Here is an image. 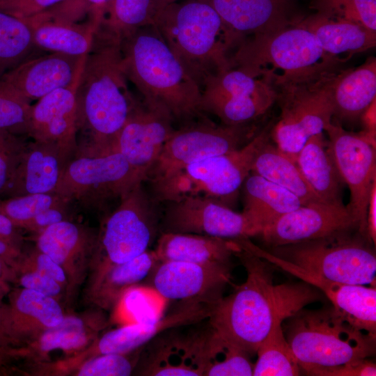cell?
Masks as SVG:
<instances>
[{
    "mask_svg": "<svg viewBox=\"0 0 376 376\" xmlns=\"http://www.w3.org/2000/svg\"><path fill=\"white\" fill-rule=\"evenodd\" d=\"M235 256L246 269V281L214 304L208 319L212 328L252 354L276 324L324 295L304 281L275 285L270 263L245 249Z\"/></svg>",
    "mask_w": 376,
    "mask_h": 376,
    "instance_id": "6da1fadb",
    "label": "cell"
},
{
    "mask_svg": "<svg viewBox=\"0 0 376 376\" xmlns=\"http://www.w3.org/2000/svg\"><path fill=\"white\" fill-rule=\"evenodd\" d=\"M120 44L96 37L76 91L77 128L86 142L79 154H109L136 98L129 90Z\"/></svg>",
    "mask_w": 376,
    "mask_h": 376,
    "instance_id": "7a4b0ae2",
    "label": "cell"
},
{
    "mask_svg": "<svg viewBox=\"0 0 376 376\" xmlns=\"http://www.w3.org/2000/svg\"><path fill=\"white\" fill-rule=\"evenodd\" d=\"M120 48L127 79L146 104L182 125L205 116L199 86L153 24L125 38Z\"/></svg>",
    "mask_w": 376,
    "mask_h": 376,
    "instance_id": "3957f363",
    "label": "cell"
},
{
    "mask_svg": "<svg viewBox=\"0 0 376 376\" xmlns=\"http://www.w3.org/2000/svg\"><path fill=\"white\" fill-rule=\"evenodd\" d=\"M152 24L201 90L209 76L230 68L225 28L206 1L171 3L155 13Z\"/></svg>",
    "mask_w": 376,
    "mask_h": 376,
    "instance_id": "277c9868",
    "label": "cell"
},
{
    "mask_svg": "<svg viewBox=\"0 0 376 376\" xmlns=\"http://www.w3.org/2000/svg\"><path fill=\"white\" fill-rule=\"evenodd\" d=\"M339 70L336 67L272 81L281 115L272 127L271 138L295 162L307 140L322 133L332 121V84Z\"/></svg>",
    "mask_w": 376,
    "mask_h": 376,
    "instance_id": "5b68a950",
    "label": "cell"
},
{
    "mask_svg": "<svg viewBox=\"0 0 376 376\" xmlns=\"http://www.w3.org/2000/svg\"><path fill=\"white\" fill-rule=\"evenodd\" d=\"M234 49L228 58L230 68L269 81L276 70L281 74L272 80L304 76L341 64L324 52L313 33L297 22L274 32L247 36Z\"/></svg>",
    "mask_w": 376,
    "mask_h": 376,
    "instance_id": "8992f818",
    "label": "cell"
},
{
    "mask_svg": "<svg viewBox=\"0 0 376 376\" xmlns=\"http://www.w3.org/2000/svg\"><path fill=\"white\" fill-rule=\"evenodd\" d=\"M290 319L286 339L299 364L336 366L375 352V336L353 327L332 306L303 308Z\"/></svg>",
    "mask_w": 376,
    "mask_h": 376,
    "instance_id": "52a82bcc",
    "label": "cell"
},
{
    "mask_svg": "<svg viewBox=\"0 0 376 376\" xmlns=\"http://www.w3.org/2000/svg\"><path fill=\"white\" fill-rule=\"evenodd\" d=\"M270 121L242 147L194 162L151 186L156 203L202 196L224 203L233 197L251 173L254 159L271 138Z\"/></svg>",
    "mask_w": 376,
    "mask_h": 376,
    "instance_id": "ba28073f",
    "label": "cell"
},
{
    "mask_svg": "<svg viewBox=\"0 0 376 376\" xmlns=\"http://www.w3.org/2000/svg\"><path fill=\"white\" fill-rule=\"evenodd\" d=\"M347 233L272 248V254L324 279L375 285L376 257L366 242Z\"/></svg>",
    "mask_w": 376,
    "mask_h": 376,
    "instance_id": "9c48e42d",
    "label": "cell"
},
{
    "mask_svg": "<svg viewBox=\"0 0 376 376\" xmlns=\"http://www.w3.org/2000/svg\"><path fill=\"white\" fill-rule=\"evenodd\" d=\"M257 133L250 123L217 125L205 116L175 129L149 168L146 181L155 185L189 164L238 149Z\"/></svg>",
    "mask_w": 376,
    "mask_h": 376,
    "instance_id": "30bf717a",
    "label": "cell"
},
{
    "mask_svg": "<svg viewBox=\"0 0 376 376\" xmlns=\"http://www.w3.org/2000/svg\"><path fill=\"white\" fill-rule=\"evenodd\" d=\"M146 175L120 153L76 155L65 165L54 191L64 203L100 207L120 201L146 181Z\"/></svg>",
    "mask_w": 376,
    "mask_h": 376,
    "instance_id": "8fae6325",
    "label": "cell"
},
{
    "mask_svg": "<svg viewBox=\"0 0 376 376\" xmlns=\"http://www.w3.org/2000/svg\"><path fill=\"white\" fill-rule=\"evenodd\" d=\"M155 203L143 183L122 198L97 239V269L127 262L148 250L157 228Z\"/></svg>",
    "mask_w": 376,
    "mask_h": 376,
    "instance_id": "7c38bea8",
    "label": "cell"
},
{
    "mask_svg": "<svg viewBox=\"0 0 376 376\" xmlns=\"http://www.w3.org/2000/svg\"><path fill=\"white\" fill-rule=\"evenodd\" d=\"M273 84L228 68L209 76L201 86V109L218 117L222 124L250 123L276 101Z\"/></svg>",
    "mask_w": 376,
    "mask_h": 376,
    "instance_id": "4fadbf2b",
    "label": "cell"
},
{
    "mask_svg": "<svg viewBox=\"0 0 376 376\" xmlns=\"http://www.w3.org/2000/svg\"><path fill=\"white\" fill-rule=\"evenodd\" d=\"M324 131L338 172L350 190L347 207L356 228L367 239L368 204L372 189L376 185L375 144L361 132L347 131L338 123L331 121Z\"/></svg>",
    "mask_w": 376,
    "mask_h": 376,
    "instance_id": "5bb4252c",
    "label": "cell"
},
{
    "mask_svg": "<svg viewBox=\"0 0 376 376\" xmlns=\"http://www.w3.org/2000/svg\"><path fill=\"white\" fill-rule=\"evenodd\" d=\"M167 204L163 217L164 233L237 240L259 235L262 231L244 212H235L214 199L188 196Z\"/></svg>",
    "mask_w": 376,
    "mask_h": 376,
    "instance_id": "9a60e30c",
    "label": "cell"
},
{
    "mask_svg": "<svg viewBox=\"0 0 376 376\" xmlns=\"http://www.w3.org/2000/svg\"><path fill=\"white\" fill-rule=\"evenodd\" d=\"M245 249L319 290L331 301L334 310L355 328L376 336V288L335 282L297 267L271 252L262 249L249 240Z\"/></svg>",
    "mask_w": 376,
    "mask_h": 376,
    "instance_id": "2e32d148",
    "label": "cell"
},
{
    "mask_svg": "<svg viewBox=\"0 0 376 376\" xmlns=\"http://www.w3.org/2000/svg\"><path fill=\"white\" fill-rule=\"evenodd\" d=\"M353 228L356 225L347 206L315 202L282 215L259 235L274 248L347 233Z\"/></svg>",
    "mask_w": 376,
    "mask_h": 376,
    "instance_id": "e0dca14e",
    "label": "cell"
},
{
    "mask_svg": "<svg viewBox=\"0 0 376 376\" xmlns=\"http://www.w3.org/2000/svg\"><path fill=\"white\" fill-rule=\"evenodd\" d=\"M152 284L162 297L182 303L215 304L229 283V264L159 262L152 272Z\"/></svg>",
    "mask_w": 376,
    "mask_h": 376,
    "instance_id": "ac0fdd59",
    "label": "cell"
},
{
    "mask_svg": "<svg viewBox=\"0 0 376 376\" xmlns=\"http://www.w3.org/2000/svg\"><path fill=\"white\" fill-rule=\"evenodd\" d=\"M86 56L51 52L31 57L0 78V88L29 102L39 100L78 79Z\"/></svg>",
    "mask_w": 376,
    "mask_h": 376,
    "instance_id": "d6986e66",
    "label": "cell"
},
{
    "mask_svg": "<svg viewBox=\"0 0 376 376\" xmlns=\"http://www.w3.org/2000/svg\"><path fill=\"white\" fill-rule=\"evenodd\" d=\"M173 124L169 115L136 99L111 153L121 154L146 175L174 131Z\"/></svg>",
    "mask_w": 376,
    "mask_h": 376,
    "instance_id": "ffe728a7",
    "label": "cell"
},
{
    "mask_svg": "<svg viewBox=\"0 0 376 376\" xmlns=\"http://www.w3.org/2000/svg\"><path fill=\"white\" fill-rule=\"evenodd\" d=\"M220 17L230 50L244 38L297 22L290 0H203Z\"/></svg>",
    "mask_w": 376,
    "mask_h": 376,
    "instance_id": "44dd1931",
    "label": "cell"
},
{
    "mask_svg": "<svg viewBox=\"0 0 376 376\" xmlns=\"http://www.w3.org/2000/svg\"><path fill=\"white\" fill-rule=\"evenodd\" d=\"M79 79L31 105L27 132L33 141L56 144L69 161L78 150L76 91Z\"/></svg>",
    "mask_w": 376,
    "mask_h": 376,
    "instance_id": "7402d4cb",
    "label": "cell"
},
{
    "mask_svg": "<svg viewBox=\"0 0 376 376\" xmlns=\"http://www.w3.org/2000/svg\"><path fill=\"white\" fill-rule=\"evenodd\" d=\"M64 317L57 299L22 288L13 292L8 304L3 305V334L14 347L22 348L59 324Z\"/></svg>",
    "mask_w": 376,
    "mask_h": 376,
    "instance_id": "603a6c76",
    "label": "cell"
},
{
    "mask_svg": "<svg viewBox=\"0 0 376 376\" xmlns=\"http://www.w3.org/2000/svg\"><path fill=\"white\" fill-rule=\"evenodd\" d=\"M214 304L182 303L181 306L157 320L130 324L104 333L88 348L90 357L105 354H127L154 340L165 331L209 318Z\"/></svg>",
    "mask_w": 376,
    "mask_h": 376,
    "instance_id": "cb8c5ba5",
    "label": "cell"
},
{
    "mask_svg": "<svg viewBox=\"0 0 376 376\" xmlns=\"http://www.w3.org/2000/svg\"><path fill=\"white\" fill-rule=\"evenodd\" d=\"M97 239L81 226L63 220L37 233L36 246L61 265L69 283L75 285L95 256Z\"/></svg>",
    "mask_w": 376,
    "mask_h": 376,
    "instance_id": "d4e9b609",
    "label": "cell"
},
{
    "mask_svg": "<svg viewBox=\"0 0 376 376\" xmlns=\"http://www.w3.org/2000/svg\"><path fill=\"white\" fill-rule=\"evenodd\" d=\"M68 162L55 143L33 140L28 142L1 198L54 193Z\"/></svg>",
    "mask_w": 376,
    "mask_h": 376,
    "instance_id": "484cf974",
    "label": "cell"
},
{
    "mask_svg": "<svg viewBox=\"0 0 376 376\" xmlns=\"http://www.w3.org/2000/svg\"><path fill=\"white\" fill-rule=\"evenodd\" d=\"M204 333L156 339L141 368L142 375L203 376Z\"/></svg>",
    "mask_w": 376,
    "mask_h": 376,
    "instance_id": "4316f807",
    "label": "cell"
},
{
    "mask_svg": "<svg viewBox=\"0 0 376 376\" xmlns=\"http://www.w3.org/2000/svg\"><path fill=\"white\" fill-rule=\"evenodd\" d=\"M241 249L237 240L191 233H163L155 255L159 262L181 261L196 264H229Z\"/></svg>",
    "mask_w": 376,
    "mask_h": 376,
    "instance_id": "83f0119b",
    "label": "cell"
},
{
    "mask_svg": "<svg viewBox=\"0 0 376 376\" xmlns=\"http://www.w3.org/2000/svg\"><path fill=\"white\" fill-rule=\"evenodd\" d=\"M297 23L313 33L324 52L341 63L376 45V31L351 22L316 13Z\"/></svg>",
    "mask_w": 376,
    "mask_h": 376,
    "instance_id": "f1b7e54d",
    "label": "cell"
},
{
    "mask_svg": "<svg viewBox=\"0 0 376 376\" xmlns=\"http://www.w3.org/2000/svg\"><path fill=\"white\" fill-rule=\"evenodd\" d=\"M376 58L369 57L361 65L339 70L332 84L333 118L354 122L376 100Z\"/></svg>",
    "mask_w": 376,
    "mask_h": 376,
    "instance_id": "f546056e",
    "label": "cell"
},
{
    "mask_svg": "<svg viewBox=\"0 0 376 376\" xmlns=\"http://www.w3.org/2000/svg\"><path fill=\"white\" fill-rule=\"evenodd\" d=\"M296 163L306 182L322 202L344 205L343 183L324 133L311 136L298 153Z\"/></svg>",
    "mask_w": 376,
    "mask_h": 376,
    "instance_id": "4dcf8cb0",
    "label": "cell"
},
{
    "mask_svg": "<svg viewBox=\"0 0 376 376\" xmlns=\"http://www.w3.org/2000/svg\"><path fill=\"white\" fill-rule=\"evenodd\" d=\"M107 325L101 311L85 316L65 315L57 325L44 331L36 340L19 349L20 356L47 354L54 350L79 351L91 345Z\"/></svg>",
    "mask_w": 376,
    "mask_h": 376,
    "instance_id": "1f68e13d",
    "label": "cell"
},
{
    "mask_svg": "<svg viewBox=\"0 0 376 376\" xmlns=\"http://www.w3.org/2000/svg\"><path fill=\"white\" fill-rule=\"evenodd\" d=\"M159 263L155 251L147 250L127 262L97 269L89 293L92 301L104 309L112 308L127 290L152 273Z\"/></svg>",
    "mask_w": 376,
    "mask_h": 376,
    "instance_id": "d6a6232c",
    "label": "cell"
},
{
    "mask_svg": "<svg viewBox=\"0 0 376 376\" xmlns=\"http://www.w3.org/2000/svg\"><path fill=\"white\" fill-rule=\"evenodd\" d=\"M26 19L36 49L72 56L86 55L91 51L99 26L90 20L69 22L40 15Z\"/></svg>",
    "mask_w": 376,
    "mask_h": 376,
    "instance_id": "836d02e7",
    "label": "cell"
},
{
    "mask_svg": "<svg viewBox=\"0 0 376 376\" xmlns=\"http://www.w3.org/2000/svg\"><path fill=\"white\" fill-rule=\"evenodd\" d=\"M242 186V212L262 230L282 215L302 205L292 192L256 174L251 173Z\"/></svg>",
    "mask_w": 376,
    "mask_h": 376,
    "instance_id": "e575fe53",
    "label": "cell"
},
{
    "mask_svg": "<svg viewBox=\"0 0 376 376\" xmlns=\"http://www.w3.org/2000/svg\"><path fill=\"white\" fill-rule=\"evenodd\" d=\"M251 173L292 192L302 205L322 202L306 182L297 163L269 141L257 154Z\"/></svg>",
    "mask_w": 376,
    "mask_h": 376,
    "instance_id": "d590c367",
    "label": "cell"
},
{
    "mask_svg": "<svg viewBox=\"0 0 376 376\" xmlns=\"http://www.w3.org/2000/svg\"><path fill=\"white\" fill-rule=\"evenodd\" d=\"M155 14L152 0H110L95 36L121 44L139 29L152 25Z\"/></svg>",
    "mask_w": 376,
    "mask_h": 376,
    "instance_id": "8d00e7d4",
    "label": "cell"
},
{
    "mask_svg": "<svg viewBox=\"0 0 376 376\" xmlns=\"http://www.w3.org/2000/svg\"><path fill=\"white\" fill-rule=\"evenodd\" d=\"M249 354L210 327L204 332L203 376H251Z\"/></svg>",
    "mask_w": 376,
    "mask_h": 376,
    "instance_id": "74e56055",
    "label": "cell"
},
{
    "mask_svg": "<svg viewBox=\"0 0 376 376\" xmlns=\"http://www.w3.org/2000/svg\"><path fill=\"white\" fill-rule=\"evenodd\" d=\"M256 353L254 376H295L300 373L299 361L284 336L282 323L272 329L259 345Z\"/></svg>",
    "mask_w": 376,
    "mask_h": 376,
    "instance_id": "f35d334b",
    "label": "cell"
},
{
    "mask_svg": "<svg viewBox=\"0 0 376 376\" xmlns=\"http://www.w3.org/2000/svg\"><path fill=\"white\" fill-rule=\"evenodd\" d=\"M35 49L28 20L0 10V78L32 57Z\"/></svg>",
    "mask_w": 376,
    "mask_h": 376,
    "instance_id": "ab89813d",
    "label": "cell"
},
{
    "mask_svg": "<svg viewBox=\"0 0 376 376\" xmlns=\"http://www.w3.org/2000/svg\"><path fill=\"white\" fill-rule=\"evenodd\" d=\"M311 5L323 16L376 31V0H312Z\"/></svg>",
    "mask_w": 376,
    "mask_h": 376,
    "instance_id": "60d3db41",
    "label": "cell"
},
{
    "mask_svg": "<svg viewBox=\"0 0 376 376\" xmlns=\"http://www.w3.org/2000/svg\"><path fill=\"white\" fill-rule=\"evenodd\" d=\"M62 202L54 193L0 198V213L21 229L24 223L40 212Z\"/></svg>",
    "mask_w": 376,
    "mask_h": 376,
    "instance_id": "b9f144b4",
    "label": "cell"
},
{
    "mask_svg": "<svg viewBox=\"0 0 376 376\" xmlns=\"http://www.w3.org/2000/svg\"><path fill=\"white\" fill-rule=\"evenodd\" d=\"M143 347L127 354H105L88 358L79 368L76 375L78 376L130 375L138 363Z\"/></svg>",
    "mask_w": 376,
    "mask_h": 376,
    "instance_id": "7bdbcfd3",
    "label": "cell"
},
{
    "mask_svg": "<svg viewBox=\"0 0 376 376\" xmlns=\"http://www.w3.org/2000/svg\"><path fill=\"white\" fill-rule=\"evenodd\" d=\"M110 0H64L39 15L69 22L93 21L100 24Z\"/></svg>",
    "mask_w": 376,
    "mask_h": 376,
    "instance_id": "ee69618b",
    "label": "cell"
},
{
    "mask_svg": "<svg viewBox=\"0 0 376 376\" xmlns=\"http://www.w3.org/2000/svg\"><path fill=\"white\" fill-rule=\"evenodd\" d=\"M31 107L30 102L0 88V129L27 136Z\"/></svg>",
    "mask_w": 376,
    "mask_h": 376,
    "instance_id": "f6af8a7d",
    "label": "cell"
},
{
    "mask_svg": "<svg viewBox=\"0 0 376 376\" xmlns=\"http://www.w3.org/2000/svg\"><path fill=\"white\" fill-rule=\"evenodd\" d=\"M27 143L24 135L0 129V198L7 189Z\"/></svg>",
    "mask_w": 376,
    "mask_h": 376,
    "instance_id": "bcb514c9",
    "label": "cell"
},
{
    "mask_svg": "<svg viewBox=\"0 0 376 376\" xmlns=\"http://www.w3.org/2000/svg\"><path fill=\"white\" fill-rule=\"evenodd\" d=\"M34 270L40 272L65 288L69 283L64 269L49 256L40 251L37 247L28 255L22 254L15 271Z\"/></svg>",
    "mask_w": 376,
    "mask_h": 376,
    "instance_id": "7dc6e473",
    "label": "cell"
},
{
    "mask_svg": "<svg viewBox=\"0 0 376 376\" xmlns=\"http://www.w3.org/2000/svg\"><path fill=\"white\" fill-rule=\"evenodd\" d=\"M307 375L315 376H375L376 366L367 359L336 366L299 364Z\"/></svg>",
    "mask_w": 376,
    "mask_h": 376,
    "instance_id": "c3c4849f",
    "label": "cell"
},
{
    "mask_svg": "<svg viewBox=\"0 0 376 376\" xmlns=\"http://www.w3.org/2000/svg\"><path fill=\"white\" fill-rule=\"evenodd\" d=\"M15 279L22 288L37 291L58 301L65 289L52 278L34 270H17Z\"/></svg>",
    "mask_w": 376,
    "mask_h": 376,
    "instance_id": "681fc988",
    "label": "cell"
},
{
    "mask_svg": "<svg viewBox=\"0 0 376 376\" xmlns=\"http://www.w3.org/2000/svg\"><path fill=\"white\" fill-rule=\"evenodd\" d=\"M64 0H0V10L18 18L28 19L43 13Z\"/></svg>",
    "mask_w": 376,
    "mask_h": 376,
    "instance_id": "f907efd6",
    "label": "cell"
},
{
    "mask_svg": "<svg viewBox=\"0 0 376 376\" xmlns=\"http://www.w3.org/2000/svg\"><path fill=\"white\" fill-rule=\"evenodd\" d=\"M68 204L62 202L42 210L24 223L21 229L37 234L52 224L68 220Z\"/></svg>",
    "mask_w": 376,
    "mask_h": 376,
    "instance_id": "816d5d0a",
    "label": "cell"
},
{
    "mask_svg": "<svg viewBox=\"0 0 376 376\" xmlns=\"http://www.w3.org/2000/svg\"><path fill=\"white\" fill-rule=\"evenodd\" d=\"M20 229L6 215L0 213V239L22 249L23 237Z\"/></svg>",
    "mask_w": 376,
    "mask_h": 376,
    "instance_id": "f5cc1de1",
    "label": "cell"
},
{
    "mask_svg": "<svg viewBox=\"0 0 376 376\" xmlns=\"http://www.w3.org/2000/svg\"><path fill=\"white\" fill-rule=\"evenodd\" d=\"M376 185L372 189L367 214V239L372 244L376 242Z\"/></svg>",
    "mask_w": 376,
    "mask_h": 376,
    "instance_id": "db71d44e",
    "label": "cell"
},
{
    "mask_svg": "<svg viewBox=\"0 0 376 376\" xmlns=\"http://www.w3.org/2000/svg\"><path fill=\"white\" fill-rule=\"evenodd\" d=\"M22 254L21 249L0 239V259L4 261L13 271L16 268Z\"/></svg>",
    "mask_w": 376,
    "mask_h": 376,
    "instance_id": "11a10c76",
    "label": "cell"
},
{
    "mask_svg": "<svg viewBox=\"0 0 376 376\" xmlns=\"http://www.w3.org/2000/svg\"><path fill=\"white\" fill-rule=\"evenodd\" d=\"M376 104L375 100L368 106L360 116L364 132L375 135L376 134Z\"/></svg>",
    "mask_w": 376,
    "mask_h": 376,
    "instance_id": "9f6ffc18",
    "label": "cell"
},
{
    "mask_svg": "<svg viewBox=\"0 0 376 376\" xmlns=\"http://www.w3.org/2000/svg\"><path fill=\"white\" fill-rule=\"evenodd\" d=\"M15 357H17V347L0 339V370Z\"/></svg>",
    "mask_w": 376,
    "mask_h": 376,
    "instance_id": "6f0895ef",
    "label": "cell"
},
{
    "mask_svg": "<svg viewBox=\"0 0 376 376\" xmlns=\"http://www.w3.org/2000/svg\"><path fill=\"white\" fill-rule=\"evenodd\" d=\"M7 284L8 283L6 282L0 281V339L6 340L9 343H10L3 334V325H2L3 308V305H4L3 302V298L4 295L7 293L8 290V286Z\"/></svg>",
    "mask_w": 376,
    "mask_h": 376,
    "instance_id": "680465c9",
    "label": "cell"
},
{
    "mask_svg": "<svg viewBox=\"0 0 376 376\" xmlns=\"http://www.w3.org/2000/svg\"><path fill=\"white\" fill-rule=\"evenodd\" d=\"M15 278L13 269L0 259V281L8 282Z\"/></svg>",
    "mask_w": 376,
    "mask_h": 376,
    "instance_id": "91938a15",
    "label": "cell"
},
{
    "mask_svg": "<svg viewBox=\"0 0 376 376\" xmlns=\"http://www.w3.org/2000/svg\"><path fill=\"white\" fill-rule=\"evenodd\" d=\"M178 1L179 0H152L155 13H156L157 11L162 9L165 6Z\"/></svg>",
    "mask_w": 376,
    "mask_h": 376,
    "instance_id": "94428289",
    "label": "cell"
}]
</instances>
